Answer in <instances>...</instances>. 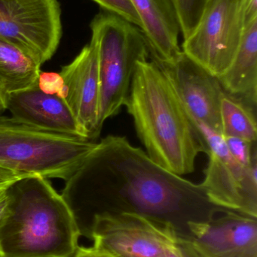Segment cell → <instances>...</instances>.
<instances>
[{"label": "cell", "instance_id": "obj_12", "mask_svg": "<svg viewBox=\"0 0 257 257\" xmlns=\"http://www.w3.org/2000/svg\"><path fill=\"white\" fill-rule=\"evenodd\" d=\"M219 217L190 220L189 239L199 257H257L256 218L224 210Z\"/></svg>", "mask_w": 257, "mask_h": 257}, {"label": "cell", "instance_id": "obj_3", "mask_svg": "<svg viewBox=\"0 0 257 257\" xmlns=\"http://www.w3.org/2000/svg\"><path fill=\"white\" fill-rule=\"evenodd\" d=\"M0 227L2 257H73L81 232L70 208L48 179L24 177L7 188Z\"/></svg>", "mask_w": 257, "mask_h": 257}, {"label": "cell", "instance_id": "obj_9", "mask_svg": "<svg viewBox=\"0 0 257 257\" xmlns=\"http://www.w3.org/2000/svg\"><path fill=\"white\" fill-rule=\"evenodd\" d=\"M60 14L57 0H0V37L42 65L58 46Z\"/></svg>", "mask_w": 257, "mask_h": 257}, {"label": "cell", "instance_id": "obj_14", "mask_svg": "<svg viewBox=\"0 0 257 257\" xmlns=\"http://www.w3.org/2000/svg\"><path fill=\"white\" fill-rule=\"evenodd\" d=\"M142 23V32L150 57L158 61L173 60L180 53L181 33L178 16L170 0H131Z\"/></svg>", "mask_w": 257, "mask_h": 257}, {"label": "cell", "instance_id": "obj_4", "mask_svg": "<svg viewBox=\"0 0 257 257\" xmlns=\"http://www.w3.org/2000/svg\"><path fill=\"white\" fill-rule=\"evenodd\" d=\"M76 136L54 133L0 117V166L24 177L69 179L96 146Z\"/></svg>", "mask_w": 257, "mask_h": 257}, {"label": "cell", "instance_id": "obj_25", "mask_svg": "<svg viewBox=\"0 0 257 257\" xmlns=\"http://www.w3.org/2000/svg\"><path fill=\"white\" fill-rule=\"evenodd\" d=\"M9 205V196L6 188L0 191V227L7 216Z\"/></svg>", "mask_w": 257, "mask_h": 257}, {"label": "cell", "instance_id": "obj_2", "mask_svg": "<svg viewBox=\"0 0 257 257\" xmlns=\"http://www.w3.org/2000/svg\"><path fill=\"white\" fill-rule=\"evenodd\" d=\"M125 107L148 157L182 176L192 173L205 142L172 83L152 59L139 61Z\"/></svg>", "mask_w": 257, "mask_h": 257}, {"label": "cell", "instance_id": "obj_6", "mask_svg": "<svg viewBox=\"0 0 257 257\" xmlns=\"http://www.w3.org/2000/svg\"><path fill=\"white\" fill-rule=\"evenodd\" d=\"M245 0H207L181 51L215 77L233 61L245 31Z\"/></svg>", "mask_w": 257, "mask_h": 257}, {"label": "cell", "instance_id": "obj_15", "mask_svg": "<svg viewBox=\"0 0 257 257\" xmlns=\"http://www.w3.org/2000/svg\"><path fill=\"white\" fill-rule=\"evenodd\" d=\"M217 79L226 93L256 108L257 20L246 27L233 61Z\"/></svg>", "mask_w": 257, "mask_h": 257}, {"label": "cell", "instance_id": "obj_7", "mask_svg": "<svg viewBox=\"0 0 257 257\" xmlns=\"http://www.w3.org/2000/svg\"><path fill=\"white\" fill-rule=\"evenodd\" d=\"M170 222L131 211L95 214L85 235L94 248L113 257H166L165 244L178 235Z\"/></svg>", "mask_w": 257, "mask_h": 257}, {"label": "cell", "instance_id": "obj_1", "mask_svg": "<svg viewBox=\"0 0 257 257\" xmlns=\"http://www.w3.org/2000/svg\"><path fill=\"white\" fill-rule=\"evenodd\" d=\"M61 196L71 211L92 202L106 205L100 213L131 211L170 223L207 220L222 209L208 200L200 184L163 169L118 136L97 143L66 180Z\"/></svg>", "mask_w": 257, "mask_h": 257}, {"label": "cell", "instance_id": "obj_21", "mask_svg": "<svg viewBox=\"0 0 257 257\" xmlns=\"http://www.w3.org/2000/svg\"><path fill=\"white\" fill-rule=\"evenodd\" d=\"M37 84L39 88L44 93L57 95L64 99V84L60 73L40 72Z\"/></svg>", "mask_w": 257, "mask_h": 257}, {"label": "cell", "instance_id": "obj_23", "mask_svg": "<svg viewBox=\"0 0 257 257\" xmlns=\"http://www.w3.org/2000/svg\"><path fill=\"white\" fill-rule=\"evenodd\" d=\"M180 235L178 234L176 236L169 240L165 244L166 257H184L182 250L179 244Z\"/></svg>", "mask_w": 257, "mask_h": 257}, {"label": "cell", "instance_id": "obj_8", "mask_svg": "<svg viewBox=\"0 0 257 257\" xmlns=\"http://www.w3.org/2000/svg\"><path fill=\"white\" fill-rule=\"evenodd\" d=\"M202 134L208 156L205 180L200 184L208 200L223 209L257 217V157L248 167L228 151L224 138L202 124Z\"/></svg>", "mask_w": 257, "mask_h": 257}, {"label": "cell", "instance_id": "obj_11", "mask_svg": "<svg viewBox=\"0 0 257 257\" xmlns=\"http://www.w3.org/2000/svg\"><path fill=\"white\" fill-rule=\"evenodd\" d=\"M64 84V99L69 105L83 139L94 140L99 136L101 81L99 54L96 37L60 72Z\"/></svg>", "mask_w": 257, "mask_h": 257}, {"label": "cell", "instance_id": "obj_26", "mask_svg": "<svg viewBox=\"0 0 257 257\" xmlns=\"http://www.w3.org/2000/svg\"><path fill=\"white\" fill-rule=\"evenodd\" d=\"M73 257H113L92 247H78Z\"/></svg>", "mask_w": 257, "mask_h": 257}, {"label": "cell", "instance_id": "obj_18", "mask_svg": "<svg viewBox=\"0 0 257 257\" xmlns=\"http://www.w3.org/2000/svg\"><path fill=\"white\" fill-rule=\"evenodd\" d=\"M178 16L183 38L187 39L196 27L207 0H170Z\"/></svg>", "mask_w": 257, "mask_h": 257}, {"label": "cell", "instance_id": "obj_22", "mask_svg": "<svg viewBox=\"0 0 257 257\" xmlns=\"http://www.w3.org/2000/svg\"><path fill=\"white\" fill-rule=\"evenodd\" d=\"M22 178L24 176L0 166V191L8 188L15 181Z\"/></svg>", "mask_w": 257, "mask_h": 257}, {"label": "cell", "instance_id": "obj_17", "mask_svg": "<svg viewBox=\"0 0 257 257\" xmlns=\"http://www.w3.org/2000/svg\"><path fill=\"white\" fill-rule=\"evenodd\" d=\"M256 108L224 91L220 102V123L223 137L256 142Z\"/></svg>", "mask_w": 257, "mask_h": 257}, {"label": "cell", "instance_id": "obj_19", "mask_svg": "<svg viewBox=\"0 0 257 257\" xmlns=\"http://www.w3.org/2000/svg\"><path fill=\"white\" fill-rule=\"evenodd\" d=\"M228 151L242 166L248 167L257 157L256 142L235 137H223Z\"/></svg>", "mask_w": 257, "mask_h": 257}, {"label": "cell", "instance_id": "obj_27", "mask_svg": "<svg viewBox=\"0 0 257 257\" xmlns=\"http://www.w3.org/2000/svg\"><path fill=\"white\" fill-rule=\"evenodd\" d=\"M179 244L184 257H199L193 250L188 238H184L180 235Z\"/></svg>", "mask_w": 257, "mask_h": 257}, {"label": "cell", "instance_id": "obj_5", "mask_svg": "<svg viewBox=\"0 0 257 257\" xmlns=\"http://www.w3.org/2000/svg\"><path fill=\"white\" fill-rule=\"evenodd\" d=\"M91 28L98 43L102 127L125 105L137 63L149 59L150 53L142 30L111 12L97 15Z\"/></svg>", "mask_w": 257, "mask_h": 257}, {"label": "cell", "instance_id": "obj_28", "mask_svg": "<svg viewBox=\"0 0 257 257\" xmlns=\"http://www.w3.org/2000/svg\"><path fill=\"white\" fill-rule=\"evenodd\" d=\"M6 111V105H5V98L0 92V113Z\"/></svg>", "mask_w": 257, "mask_h": 257}, {"label": "cell", "instance_id": "obj_24", "mask_svg": "<svg viewBox=\"0 0 257 257\" xmlns=\"http://www.w3.org/2000/svg\"><path fill=\"white\" fill-rule=\"evenodd\" d=\"M244 18L246 27L257 20V0H245Z\"/></svg>", "mask_w": 257, "mask_h": 257}, {"label": "cell", "instance_id": "obj_20", "mask_svg": "<svg viewBox=\"0 0 257 257\" xmlns=\"http://www.w3.org/2000/svg\"><path fill=\"white\" fill-rule=\"evenodd\" d=\"M107 12L115 14L142 30V23L131 0H93Z\"/></svg>", "mask_w": 257, "mask_h": 257}, {"label": "cell", "instance_id": "obj_13", "mask_svg": "<svg viewBox=\"0 0 257 257\" xmlns=\"http://www.w3.org/2000/svg\"><path fill=\"white\" fill-rule=\"evenodd\" d=\"M5 105L13 118L24 124L81 137L76 120L66 100L57 95L44 93L37 84L8 95Z\"/></svg>", "mask_w": 257, "mask_h": 257}, {"label": "cell", "instance_id": "obj_10", "mask_svg": "<svg viewBox=\"0 0 257 257\" xmlns=\"http://www.w3.org/2000/svg\"><path fill=\"white\" fill-rule=\"evenodd\" d=\"M152 60L172 83L192 121L221 134L220 102L224 90L217 77L182 51L169 61Z\"/></svg>", "mask_w": 257, "mask_h": 257}, {"label": "cell", "instance_id": "obj_16", "mask_svg": "<svg viewBox=\"0 0 257 257\" xmlns=\"http://www.w3.org/2000/svg\"><path fill=\"white\" fill-rule=\"evenodd\" d=\"M40 66L31 56L0 37V92L5 99L36 85Z\"/></svg>", "mask_w": 257, "mask_h": 257}, {"label": "cell", "instance_id": "obj_29", "mask_svg": "<svg viewBox=\"0 0 257 257\" xmlns=\"http://www.w3.org/2000/svg\"><path fill=\"white\" fill-rule=\"evenodd\" d=\"M0 257H2L1 255H0Z\"/></svg>", "mask_w": 257, "mask_h": 257}]
</instances>
